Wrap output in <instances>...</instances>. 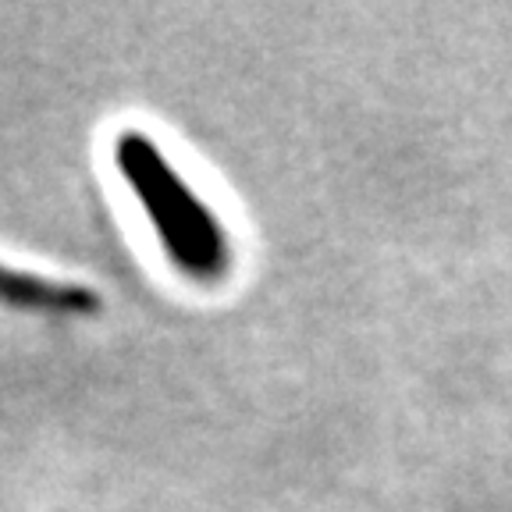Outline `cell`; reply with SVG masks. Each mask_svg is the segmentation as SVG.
Returning <instances> with one entry per match:
<instances>
[{
    "mask_svg": "<svg viewBox=\"0 0 512 512\" xmlns=\"http://www.w3.org/2000/svg\"><path fill=\"white\" fill-rule=\"evenodd\" d=\"M121 178L150 214L171 264L196 281H217L232 267V242L217 214L182 182L150 136L128 128L118 136Z\"/></svg>",
    "mask_w": 512,
    "mask_h": 512,
    "instance_id": "cell-1",
    "label": "cell"
},
{
    "mask_svg": "<svg viewBox=\"0 0 512 512\" xmlns=\"http://www.w3.org/2000/svg\"><path fill=\"white\" fill-rule=\"evenodd\" d=\"M0 303L22 306V310H50V313H89L96 310V296L89 288L72 281H50L40 274L15 271L0 264Z\"/></svg>",
    "mask_w": 512,
    "mask_h": 512,
    "instance_id": "cell-2",
    "label": "cell"
}]
</instances>
